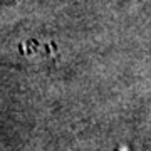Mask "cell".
<instances>
[{"instance_id": "1", "label": "cell", "mask_w": 151, "mask_h": 151, "mask_svg": "<svg viewBox=\"0 0 151 151\" xmlns=\"http://www.w3.org/2000/svg\"><path fill=\"white\" fill-rule=\"evenodd\" d=\"M15 0H0V10L2 9H5V7H9V5H12Z\"/></svg>"}]
</instances>
